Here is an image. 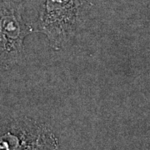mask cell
Returning <instances> with one entry per match:
<instances>
[{"label": "cell", "mask_w": 150, "mask_h": 150, "mask_svg": "<svg viewBox=\"0 0 150 150\" xmlns=\"http://www.w3.org/2000/svg\"><path fill=\"white\" fill-rule=\"evenodd\" d=\"M82 7V0H42L35 31L46 35L54 48H62L74 35Z\"/></svg>", "instance_id": "6da1fadb"}, {"label": "cell", "mask_w": 150, "mask_h": 150, "mask_svg": "<svg viewBox=\"0 0 150 150\" xmlns=\"http://www.w3.org/2000/svg\"><path fill=\"white\" fill-rule=\"evenodd\" d=\"M33 31L15 0H0V66L11 67L23 59V42Z\"/></svg>", "instance_id": "7a4b0ae2"}, {"label": "cell", "mask_w": 150, "mask_h": 150, "mask_svg": "<svg viewBox=\"0 0 150 150\" xmlns=\"http://www.w3.org/2000/svg\"><path fill=\"white\" fill-rule=\"evenodd\" d=\"M59 140L47 124L17 119L0 134V150H58Z\"/></svg>", "instance_id": "3957f363"}]
</instances>
